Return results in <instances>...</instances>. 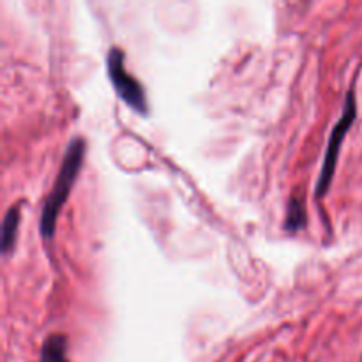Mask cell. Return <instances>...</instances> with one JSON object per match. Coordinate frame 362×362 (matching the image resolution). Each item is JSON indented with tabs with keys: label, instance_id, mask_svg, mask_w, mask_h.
Returning a JSON list of instances; mask_svg holds the SVG:
<instances>
[{
	"label": "cell",
	"instance_id": "obj_1",
	"mask_svg": "<svg viewBox=\"0 0 362 362\" xmlns=\"http://www.w3.org/2000/svg\"><path fill=\"white\" fill-rule=\"evenodd\" d=\"M85 151H87V144H85L83 138H74L67 145L59 175H57L55 184H53L52 191H49L48 198H46L45 205H42L39 228H41V235L46 240H52L53 233H55L57 219H59L60 211H62L64 204L67 202V197H69L71 189H73L74 182H76V177L80 173L81 165H83Z\"/></svg>",
	"mask_w": 362,
	"mask_h": 362
},
{
	"label": "cell",
	"instance_id": "obj_2",
	"mask_svg": "<svg viewBox=\"0 0 362 362\" xmlns=\"http://www.w3.org/2000/svg\"><path fill=\"white\" fill-rule=\"evenodd\" d=\"M356 117H357L356 90H354V88H350L349 94H346V98H345V105H343L341 117H339V120L336 122V126L332 127L331 136H329L324 165H322L320 177H318V182H317V191H315L318 198L324 197V194L329 191V187H331L332 177H334V172H336V165H338L339 148H341L343 140H345L346 133H349L350 126L354 124Z\"/></svg>",
	"mask_w": 362,
	"mask_h": 362
},
{
	"label": "cell",
	"instance_id": "obj_3",
	"mask_svg": "<svg viewBox=\"0 0 362 362\" xmlns=\"http://www.w3.org/2000/svg\"><path fill=\"white\" fill-rule=\"evenodd\" d=\"M106 67H108V76L112 80L113 88L120 95V99L127 106H131L136 113L145 115L148 112L147 95H145V90L140 81L133 74L127 73L126 67H124L122 49L117 48V46L110 48L108 59H106Z\"/></svg>",
	"mask_w": 362,
	"mask_h": 362
},
{
	"label": "cell",
	"instance_id": "obj_4",
	"mask_svg": "<svg viewBox=\"0 0 362 362\" xmlns=\"http://www.w3.org/2000/svg\"><path fill=\"white\" fill-rule=\"evenodd\" d=\"M20 230V207L14 205L6 212L2 221V253L9 255L13 251Z\"/></svg>",
	"mask_w": 362,
	"mask_h": 362
},
{
	"label": "cell",
	"instance_id": "obj_5",
	"mask_svg": "<svg viewBox=\"0 0 362 362\" xmlns=\"http://www.w3.org/2000/svg\"><path fill=\"white\" fill-rule=\"evenodd\" d=\"M67 338L64 334H52L42 343L39 362H69L66 357Z\"/></svg>",
	"mask_w": 362,
	"mask_h": 362
},
{
	"label": "cell",
	"instance_id": "obj_6",
	"mask_svg": "<svg viewBox=\"0 0 362 362\" xmlns=\"http://www.w3.org/2000/svg\"><path fill=\"white\" fill-rule=\"evenodd\" d=\"M308 223L306 216V205L300 197H292L290 198L288 205H286V216H285V226L286 232H297V230H303Z\"/></svg>",
	"mask_w": 362,
	"mask_h": 362
},
{
	"label": "cell",
	"instance_id": "obj_7",
	"mask_svg": "<svg viewBox=\"0 0 362 362\" xmlns=\"http://www.w3.org/2000/svg\"><path fill=\"white\" fill-rule=\"evenodd\" d=\"M361 362H362V361H361Z\"/></svg>",
	"mask_w": 362,
	"mask_h": 362
}]
</instances>
